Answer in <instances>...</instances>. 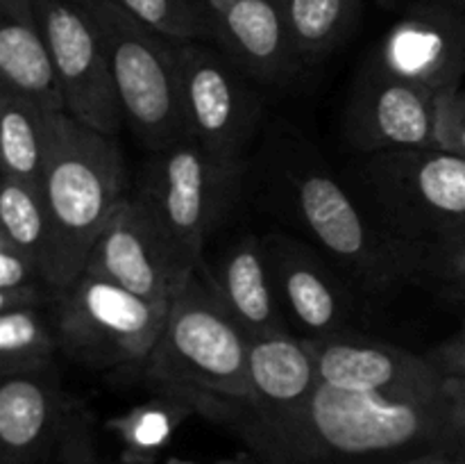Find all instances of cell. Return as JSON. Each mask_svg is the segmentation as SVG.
Returning <instances> with one entry per match:
<instances>
[{
    "label": "cell",
    "mask_w": 465,
    "mask_h": 464,
    "mask_svg": "<svg viewBox=\"0 0 465 464\" xmlns=\"http://www.w3.org/2000/svg\"><path fill=\"white\" fill-rule=\"evenodd\" d=\"M236 432L263 437L309 464L395 462L434 449H463L448 400L416 396L357 394L318 382L307 408L282 435L271 437L239 419Z\"/></svg>",
    "instance_id": "obj_1"
},
{
    "label": "cell",
    "mask_w": 465,
    "mask_h": 464,
    "mask_svg": "<svg viewBox=\"0 0 465 464\" xmlns=\"http://www.w3.org/2000/svg\"><path fill=\"white\" fill-rule=\"evenodd\" d=\"M125 187L127 168L116 136L53 112L41 191L57 237L54 291L66 289L84 271L91 248L127 198Z\"/></svg>",
    "instance_id": "obj_2"
},
{
    "label": "cell",
    "mask_w": 465,
    "mask_h": 464,
    "mask_svg": "<svg viewBox=\"0 0 465 464\" xmlns=\"http://www.w3.org/2000/svg\"><path fill=\"white\" fill-rule=\"evenodd\" d=\"M280 177L295 223L363 291L389 294L427 271L430 248L377 227L321 164L286 157Z\"/></svg>",
    "instance_id": "obj_3"
},
{
    "label": "cell",
    "mask_w": 465,
    "mask_h": 464,
    "mask_svg": "<svg viewBox=\"0 0 465 464\" xmlns=\"http://www.w3.org/2000/svg\"><path fill=\"white\" fill-rule=\"evenodd\" d=\"M248 335L198 268L173 300L143 376L159 391H177L193 403L200 398L248 403Z\"/></svg>",
    "instance_id": "obj_4"
},
{
    "label": "cell",
    "mask_w": 465,
    "mask_h": 464,
    "mask_svg": "<svg viewBox=\"0 0 465 464\" xmlns=\"http://www.w3.org/2000/svg\"><path fill=\"white\" fill-rule=\"evenodd\" d=\"M112 66L125 123L154 153L186 136L177 41L132 16L118 0H84Z\"/></svg>",
    "instance_id": "obj_5"
},
{
    "label": "cell",
    "mask_w": 465,
    "mask_h": 464,
    "mask_svg": "<svg viewBox=\"0 0 465 464\" xmlns=\"http://www.w3.org/2000/svg\"><path fill=\"white\" fill-rule=\"evenodd\" d=\"M241 177L243 164L223 162L189 136L150 155L136 196L153 212L184 282L203 267L204 244L234 203Z\"/></svg>",
    "instance_id": "obj_6"
},
{
    "label": "cell",
    "mask_w": 465,
    "mask_h": 464,
    "mask_svg": "<svg viewBox=\"0 0 465 464\" xmlns=\"http://www.w3.org/2000/svg\"><path fill=\"white\" fill-rule=\"evenodd\" d=\"M166 314V309L86 271L66 289L54 291L50 303L59 353L89 368L143 371Z\"/></svg>",
    "instance_id": "obj_7"
},
{
    "label": "cell",
    "mask_w": 465,
    "mask_h": 464,
    "mask_svg": "<svg viewBox=\"0 0 465 464\" xmlns=\"http://www.w3.org/2000/svg\"><path fill=\"white\" fill-rule=\"evenodd\" d=\"M391 232L430 248L465 241V157L440 148L386 150L363 166Z\"/></svg>",
    "instance_id": "obj_8"
},
{
    "label": "cell",
    "mask_w": 465,
    "mask_h": 464,
    "mask_svg": "<svg viewBox=\"0 0 465 464\" xmlns=\"http://www.w3.org/2000/svg\"><path fill=\"white\" fill-rule=\"evenodd\" d=\"M186 136L223 162L243 164L262 123V98L250 77L204 41H177Z\"/></svg>",
    "instance_id": "obj_9"
},
{
    "label": "cell",
    "mask_w": 465,
    "mask_h": 464,
    "mask_svg": "<svg viewBox=\"0 0 465 464\" xmlns=\"http://www.w3.org/2000/svg\"><path fill=\"white\" fill-rule=\"evenodd\" d=\"M66 114L103 135L125 123L107 53L84 0H35Z\"/></svg>",
    "instance_id": "obj_10"
},
{
    "label": "cell",
    "mask_w": 465,
    "mask_h": 464,
    "mask_svg": "<svg viewBox=\"0 0 465 464\" xmlns=\"http://www.w3.org/2000/svg\"><path fill=\"white\" fill-rule=\"evenodd\" d=\"M248 382V403L207 400L200 414L218 423L239 419L263 435H282L302 414L321 382L307 339L277 330L250 341Z\"/></svg>",
    "instance_id": "obj_11"
},
{
    "label": "cell",
    "mask_w": 465,
    "mask_h": 464,
    "mask_svg": "<svg viewBox=\"0 0 465 464\" xmlns=\"http://www.w3.org/2000/svg\"><path fill=\"white\" fill-rule=\"evenodd\" d=\"M84 271L104 277L166 312L184 287L153 212L136 194L118 205L112 221L91 248Z\"/></svg>",
    "instance_id": "obj_12"
},
{
    "label": "cell",
    "mask_w": 465,
    "mask_h": 464,
    "mask_svg": "<svg viewBox=\"0 0 465 464\" xmlns=\"http://www.w3.org/2000/svg\"><path fill=\"white\" fill-rule=\"evenodd\" d=\"M318 380L357 394L443 398L445 376L430 358L354 332L307 339Z\"/></svg>",
    "instance_id": "obj_13"
},
{
    "label": "cell",
    "mask_w": 465,
    "mask_h": 464,
    "mask_svg": "<svg viewBox=\"0 0 465 464\" xmlns=\"http://www.w3.org/2000/svg\"><path fill=\"white\" fill-rule=\"evenodd\" d=\"M368 62L436 96L459 89L465 73V12L450 3L411 5Z\"/></svg>",
    "instance_id": "obj_14"
},
{
    "label": "cell",
    "mask_w": 465,
    "mask_h": 464,
    "mask_svg": "<svg viewBox=\"0 0 465 464\" xmlns=\"http://www.w3.org/2000/svg\"><path fill=\"white\" fill-rule=\"evenodd\" d=\"M436 98L368 62L345 114L348 141L368 155L436 148Z\"/></svg>",
    "instance_id": "obj_15"
},
{
    "label": "cell",
    "mask_w": 465,
    "mask_h": 464,
    "mask_svg": "<svg viewBox=\"0 0 465 464\" xmlns=\"http://www.w3.org/2000/svg\"><path fill=\"white\" fill-rule=\"evenodd\" d=\"M284 314L304 332V339L350 332L352 291L327 267L318 250L286 235L263 239Z\"/></svg>",
    "instance_id": "obj_16"
},
{
    "label": "cell",
    "mask_w": 465,
    "mask_h": 464,
    "mask_svg": "<svg viewBox=\"0 0 465 464\" xmlns=\"http://www.w3.org/2000/svg\"><path fill=\"white\" fill-rule=\"evenodd\" d=\"M73 400L54 362L3 378L0 385V464H41L54 453Z\"/></svg>",
    "instance_id": "obj_17"
},
{
    "label": "cell",
    "mask_w": 465,
    "mask_h": 464,
    "mask_svg": "<svg viewBox=\"0 0 465 464\" xmlns=\"http://www.w3.org/2000/svg\"><path fill=\"white\" fill-rule=\"evenodd\" d=\"M213 41L263 86H282L304 68L275 0H234L213 9Z\"/></svg>",
    "instance_id": "obj_18"
},
{
    "label": "cell",
    "mask_w": 465,
    "mask_h": 464,
    "mask_svg": "<svg viewBox=\"0 0 465 464\" xmlns=\"http://www.w3.org/2000/svg\"><path fill=\"white\" fill-rule=\"evenodd\" d=\"M203 273L223 308L250 341L277 330H289L263 239L254 235L241 237L227 250L218 268Z\"/></svg>",
    "instance_id": "obj_19"
},
{
    "label": "cell",
    "mask_w": 465,
    "mask_h": 464,
    "mask_svg": "<svg viewBox=\"0 0 465 464\" xmlns=\"http://www.w3.org/2000/svg\"><path fill=\"white\" fill-rule=\"evenodd\" d=\"M0 86L48 112H66L35 0H0Z\"/></svg>",
    "instance_id": "obj_20"
},
{
    "label": "cell",
    "mask_w": 465,
    "mask_h": 464,
    "mask_svg": "<svg viewBox=\"0 0 465 464\" xmlns=\"http://www.w3.org/2000/svg\"><path fill=\"white\" fill-rule=\"evenodd\" d=\"M53 112L0 86V168L3 176L41 187Z\"/></svg>",
    "instance_id": "obj_21"
},
{
    "label": "cell",
    "mask_w": 465,
    "mask_h": 464,
    "mask_svg": "<svg viewBox=\"0 0 465 464\" xmlns=\"http://www.w3.org/2000/svg\"><path fill=\"white\" fill-rule=\"evenodd\" d=\"M304 68L339 50L361 18L363 0H275Z\"/></svg>",
    "instance_id": "obj_22"
},
{
    "label": "cell",
    "mask_w": 465,
    "mask_h": 464,
    "mask_svg": "<svg viewBox=\"0 0 465 464\" xmlns=\"http://www.w3.org/2000/svg\"><path fill=\"white\" fill-rule=\"evenodd\" d=\"M198 414V405L177 391H159L153 400L107 421L123 449V464H153L171 444L177 428Z\"/></svg>",
    "instance_id": "obj_23"
},
{
    "label": "cell",
    "mask_w": 465,
    "mask_h": 464,
    "mask_svg": "<svg viewBox=\"0 0 465 464\" xmlns=\"http://www.w3.org/2000/svg\"><path fill=\"white\" fill-rule=\"evenodd\" d=\"M0 237L30 255L53 287L57 237L41 187L3 176L0 187Z\"/></svg>",
    "instance_id": "obj_24"
},
{
    "label": "cell",
    "mask_w": 465,
    "mask_h": 464,
    "mask_svg": "<svg viewBox=\"0 0 465 464\" xmlns=\"http://www.w3.org/2000/svg\"><path fill=\"white\" fill-rule=\"evenodd\" d=\"M57 350V335L44 308L0 312V378L36 371L54 362Z\"/></svg>",
    "instance_id": "obj_25"
},
{
    "label": "cell",
    "mask_w": 465,
    "mask_h": 464,
    "mask_svg": "<svg viewBox=\"0 0 465 464\" xmlns=\"http://www.w3.org/2000/svg\"><path fill=\"white\" fill-rule=\"evenodd\" d=\"M132 16L173 41H213V9L207 0H118Z\"/></svg>",
    "instance_id": "obj_26"
},
{
    "label": "cell",
    "mask_w": 465,
    "mask_h": 464,
    "mask_svg": "<svg viewBox=\"0 0 465 464\" xmlns=\"http://www.w3.org/2000/svg\"><path fill=\"white\" fill-rule=\"evenodd\" d=\"M54 464H100L94 444V430H91V417L82 405L73 403L66 428L54 450Z\"/></svg>",
    "instance_id": "obj_27"
},
{
    "label": "cell",
    "mask_w": 465,
    "mask_h": 464,
    "mask_svg": "<svg viewBox=\"0 0 465 464\" xmlns=\"http://www.w3.org/2000/svg\"><path fill=\"white\" fill-rule=\"evenodd\" d=\"M436 148L465 157V89L436 98Z\"/></svg>",
    "instance_id": "obj_28"
},
{
    "label": "cell",
    "mask_w": 465,
    "mask_h": 464,
    "mask_svg": "<svg viewBox=\"0 0 465 464\" xmlns=\"http://www.w3.org/2000/svg\"><path fill=\"white\" fill-rule=\"evenodd\" d=\"M36 287L53 289L39 264L30 255L23 253L21 248H16V246L0 237V294H14V291L36 289Z\"/></svg>",
    "instance_id": "obj_29"
},
{
    "label": "cell",
    "mask_w": 465,
    "mask_h": 464,
    "mask_svg": "<svg viewBox=\"0 0 465 464\" xmlns=\"http://www.w3.org/2000/svg\"><path fill=\"white\" fill-rule=\"evenodd\" d=\"M427 271L445 277V280L465 291V241L430 248Z\"/></svg>",
    "instance_id": "obj_30"
},
{
    "label": "cell",
    "mask_w": 465,
    "mask_h": 464,
    "mask_svg": "<svg viewBox=\"0 0 465 464\" xmlns=\"http://www.w3.org/2000/svg\"><path fill=\"white\" fill-rule=\"evenodd\" d=\"M427 358L436 364V368L445 378L465 380V332L454 337V339L445 341V344L436 346Z\"/></svg>",
    "instance_id": "obj_31"
},
{
    "label": "cell",
    "mask_w": 465,
    "mask_h": 464,
    "mask_svg": "<svg viewBox=\"0 0 465 464\" xmlns=\"http://www.w3.org/2000/svg\"><path fill=\"white\" fill-rule=\"evenodd\" d=\"M445 400H448L454 430H457L459 441L465 449V380L445 378Z\"/></svg>",
    "instance_id": "obj_32"
},
{
    "label": "cell",
    "mask_w": 465,
    "mask_h": 464,
    "mask_svg": "<svg viewBox=\"0 0 465 464\" xmlns=\"http://www.w3.org/2000/svg\"><path fill=\"white\" fill-rule=\"evenodd\" d=\"M241 439L248 444V449L257 455V459L262 464H309L293 458V455L284 453V450L277 449L275 444H271V441L263 439V437L252 435V432H241Z\"/></svg>",
    "instance_id": "obj_33"
},
{
    "label": "cell",
    "mask_w": 465,
    "mask_h": 464,
    "mask_svg": "<svg viewBox=\"0 0 465 464\" xmlns=\"http://www.w3.org/2000/svg\"><path fill=\"white\" fill-rule=\"evenodd\" d=\"M386 464H465V449H434Z\"/></svg>",
    "instance_id": "obj_34"
},
{
    "label": "cell",
    "mask_w": 465,
    "mask_h": 464,
    "mask_svg": "<svg viewBox=\"0 0 465 464\" xmlns=\"http://www.w3.org/2000/svg\"><path fill=\"white\" fill-rule=\"evenodd\" d=\"M375 3L380 5V7L391 9V7H398V5L404 3V0H375ZM418 3H450V5H459V7H461V0H411V5H418Z\"/></svg>",
    "instance_id": "obj_35"
},
{
    "label": "cell",
    "mask_w": 465,
    "mask_h": 464,
    "mask_svg": "<svg viewBox=\"0 0 465 464\" xmlns=\"http://www.w3.org/2000/svg\"><path fill=\"white\" fill-rule=\"evenodd\" d=\"M209 5H212V9H218V7H223V5H227V3H234V0H207Z\"/></svg>",
    "instance_id": "obj_36"
},
{
    "label": "cell",
    "mask_w": 465,
    "mask_h": 464,
    "mask_svg": "<svg viewBox=\"0 0 465 464\" xmlns=\"http://www.w3.org/2000/svg\"><path fill=\"white\" fill-rule=\"evenodd\" d=\"M166 464H193V462H184V459H168ZM225 464H230V462H225Z\"/></svg>",
    "instance_id": "obj_37"
},
{
    "label": "cell",
    "mask_w": 465,
    "mask_h": 464,
    "mask_svg": "<svg viewBox=\"0 0 465 464\" xmlns=\"http://www.w3.org/2000/svg\"><path fill=\"white\" fill-rule=\"evenodd\" d=\"M463 332H465V323H463Z\"/></svg>",
    "instance_id": "obj_38"
}]
</instances>
